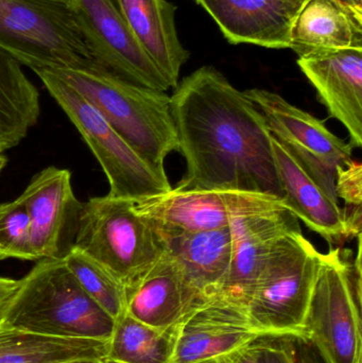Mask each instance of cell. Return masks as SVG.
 <instances>
[{"label":"cell","instance_id":"obj_26","mask_svg":"<svg viewBox=\"0 0 362 363\" xmlns=\"http://www.w3.org/2000/svg\"><path fill=\"white\" fill-rule=\"evenodd\" d=\"M8 258L38 262L32 247L29 216L19 198L0 204V260Z\"/></svg>","mask_w":362,"mask_h":363},{"label":"cell","instance_id":"obj_23","mask_svg":"<svg viewBox=\"0 0 362 363\" xmlns=\"http://www.w3.org/2000/svg\"><path fill=\"white\" fill-rule=\"evenodd\" d=\"M40 94L21 64L0 50V153L16 147L38 123Z\"/></svg>","mask_w":362,"mask_h":363},{"label":"cell","instance_id":"obj_8","mask_svg":"<svg viewBox=\"0 0 362 363\" xmlns=\"http://www.w3.org/2000/svg\"><path fill=\"white\" fill-rule=\"evenodd\" d=\"M361 260L340 249L320 256L306 319V339L324 363H362Z\"/></svg>","mask_w":362,"mask_h":363},{"label":"cell","instance_id":"obj_14","mask_svg":"<svg viewBox=\"0 0 362 363\" xmlns=\"http://www.w3.org/2000/svg\"><path fill=\"white\" fill-rule=\"evenodd\" d=\"M233 254L229 274L217 294L246 307L264 259L274 243L301 230L299 219L283 205L232 218Z\"/></svg>","mask_w":362,"mask_h":363},{"label":"cell","instance_id":"obj_4","mask_svg":"<svg viewBox=\"0 0 362 363\" xmlns=\"http://www.w3.org/2000/svg\"><path fill=\"white\" fill-rule=\"evenodd\" d=\"M72 247L97 260L125 288L167 251L163 233L134 209L133 199L110 194L81 203Z\"/></svg>","mask_w":362,"mask_h":363},{"label":"cell","instance_id":"obj_17","mask_svg":"<svg viewBox=\"0 0 362 363\" xmlns=\"http://www.w3.org/2000/svg\"><path fill=\"white\" fill-rule=\"evenodd\" d=\"M298 65L314 85L329 116L348 130L353 148H361L362 49L299 57Z\"/></svg>","mask_w":362,"mask_h":363},{"label":"cell","instance_id":"obj_19","mask_svg":"<svg viewBox=\"0 0 362 363\" xmlns=\"http://www.w3.org/2000/svg\"><path fill=\"white\" fill-rule=\"evenodd\" d=\"M116 1L142 50L176 89L181 68L189 59L176 31V6L167 0Z\"/></svg>","mask_w":362,"mask_h":363},{"label":"cell","instance_id":"obj_35","mask_svg":"<svg viewBox=\"0 0 362 363\" xmlns=\"http://www.w3.org/2000/svg\"><path fill=\"white\" fill-rule=\"evenodd\" d=\"M302 2H303V4H305L306 1H307V0H301Z\"/></svg>","mask_w":362,"mask_h":363},{"label":"cell","instance_id":"obj_18","mask_svg":"<svg viewBox=\"0 0 362 363\" xmlns=\"http://www.w3.org/2000/svg\"><path fill=\"white\" fill-rule=\"evenodd\" d=\"M274 159L284 198L283 206L320 235L331 245L355 237L346 211L300 165L295 157L272 135Z\"/></svg>","mask_w":362,"mask_h":363},{"label":"cell","instance_id":"obj_3","mask_svg":"<svg viewBox=\"0 0 362 363\" xmlns=\"http://www.w3.org/2000/svg\"><path fill=\"white\" fill-rule=\"evenodd\" d=\"M2 323L66 339L110 340L115 320L82 289L61 259H40L19 279Z\"/></svg>","mask_w":362,"mask_h":363},{"label":"cell","instance_id":"obj_13","mask_svg":"<svg viewBox=\"0 0 362 363\" xmlns=\"http://www.w3.org/2000/svg\"><path fill=\"white\" fill-rule=\"evenodd\" d=\"M27 209L31 243L38 259H61L72 249L81 202L74 196L72 174L45 168L18 196Z\"/></svg>","mask_w":362,"mask_h":363},{"label":"cell","instance_id":"obj_10","mask_svg":"<svg viewBox=\"0 0 362 363\" xmlns=\"http://www.w3.org/2000/svg\"><path fill=\"white\" fill-rule=\"evenodd\" d=\"M266 194L229 190L180 189L134 200V209L165 234L196 233L230 225L232 218L283 205Z\"/></svg>","mask_w":362,"mask_h":363},{"label":"cell","instance_id":"obj_21","mask_svg":"<svg viewBox=\"0 0 362 363\" xmlns=\"http://www.w3.org/2000/svg\"><path fill=\"white\" fill-rule=\"evenodd\" d=\"M163 235L167 251L180 262L191 285L205 298L216 296L231 267L233 241L230 225L203 232Z\"/></svg>","mask_w":362,"mask_h":363},{"label":"cell","instance_id":"obj_36","mask_svg":"<svg viewBox=\"0 0 362 363\" xmlns=\"http://www.w3.org/2000/svg\"><path fill=\"white\" fill-rule=\"evenodd\" d=\"M213 363H220V362H213Z\"/></svg>","mask_w":362,"mask_h":363},{"label":"cell","instance_id":"obj_33","mask_svg":"<svg viewBox=\"0 0 362 363\" xmlns=\"http://www.w3.org/2000/svg\"><path fill=\"white\" fill-rule=\"evenodd\" d=\"M6 162H8L6 157H4L2 155H0V172H1V170L4 169V166L6 165Z\"/></svg>","mask_w":362,"mask_h":363},{"label":"cell","instance_id":"obj_7","mask_svg":"<svg viewBox=\"0 0 362 363\" xmlns=\"http://www.w3.org/2000/svg\"><path fill=\"white\" fill-rule=\"evenodd\" d=\"M34 72L99 162L110 184L108 194L140 200L171 189L166 172L157 169L142 159L76 89L51 70L38 69Z\"/></svg>","mask_w":362,"mask_h":363},{"label":"cell","instance_id":"obj_34","mask_svg":"<svg viewBox=\"0 0 362 363\" xmlns=\"http://www.w3.org/2000/svg\"><path fill=\"white\" fill-rule=\"evenodd\" d=\"M53 1L63 2V4H68V6H70L69 0H53Z\"/></svg>","mask_w":362,"mask_h":363},{"label":"cell","instance_id":"obj_15","mask_svg":"<svg viewBox=\"0 0 362 363\" xmlns=\"http://www.w3.org/2000/svg\"><path fill=\"white\" fill-rule=\"evenodd\" d=\"M233 45L270 49L290 46L291 31L301 0H196Z\"/></svg>","mask_w":362,"mask_h":363},{"label":"cell","instance_id":"obj_22","mask_svg":"<svg viewBox=\"0 0 362 363\" xmlns=\"http://www.w3.org/2000/svg\"><path fill=\"white\" fill-rule=\"evenodd\" d=\"M108 340L66 339L0 323V363H65L104 358Z\"/></svg>","mask_w":362,"mask_h":363},{"label":"cell","instance_id":"obj_5","mask_svg":"<svg viewBox=\"0 0 362 363\" xmlns=\"http://www.w3.org/2000/svg\"><path fill=\"white\" fill-rule=\"evenodd\" d=\"M320 256L302 230L285 235L268 252L246 303L249 318L266 336L306 339Z\"/></svg>","mask_w":362,"mask_h":363},{"label":"cell","instance_id":"obj_12","mask_svg":"<svg viewBox=\"0 0 362 363\" xmlns=\"http://www.w3.org/2000/svg\"><path fill=\"white\" fill-rule=\"evenodd\" d=\"M264 336L244 305L216 294L181 322L170 363L216 362Z\"/></svg>","mask_w":362,"mask_h":363},{"label":"cell","instance_id":"obj_29","mask_svg":"<svg viewBox=\"0 0 362 363\" xmlns=\"http://www.w3.org/2000/svg\"><path fill=\"white\" fill-rule=\"evenodd\" d=\"M220 363H261L254 342L218 360Z\"/></svg>","mask_w":362,"mask_h":363},{"label":"cell","instance_id":"obj_2","mask_svg":"<svg viewBox=\"0 0 362 363\" xmlns=\"http://www.w3.org/2000/svg\"><path fill=\"white\" fill-rule=\"evenodd\" d=\"M49 70L91 102L142 159L165 172L166 157L179 150L166 91L128 82L104 68Z\"/></svg>","mask_w":362,"mask_h":363},{"label":"cell","instance_id":"obj_24","mask_svg":"<svg viewBox=\"0 0 362 363\" xmlns=\"http://www.w3.org/2000/svg\"><path fill=\"white\" fill-rule=\"evenodd\" d=\"M179 325L155 328L125 313L115 321L104 359L111 363H170Z\"/></svg>","mask_w":362,"mask_h":363},{"label":"cell","instance_id":"obj_32","mask_svg":"<svg viewBox=\"0 0 362 363\" xmlns=\"http://www.w3.org/2000/svg\"><path fill=\"white\" fill-rule=\"evenodd\" d=\"M65 363H111L106 362L104 358H89V359H80L74 360V362H65Z\"/></svg>","mask_w":362,"mask_h":363},{"label":"cell","instance_id":"obj_25","mask_svg":"<svg viewBox=\"0 0 362 363\" xmlns=\"http://www.w3.org/2000/svg\"><path fill=\"white\" fill-rule=\"evenodd\" d=\"M87 296L116 321L127 311L125 286L97 260L72 247L63 257Z\"/></svg>","mask_w":362,"mask_h":363},{"label":"cell","instance_id":"obj_1","mask_svg":"<svg viewBox=\"0 0 362 363\" xmlns=\"http://www.w3.org/2000/svg\"><path fill=\"white\" fill-rule=\"evenodd\" d=\"M179 150L186 162L180 189L229 190L283 200L272 134L244 91L213 66L189 74L171 96Z\"/></svg>","mask_w":362,"mask_h":363},{"label":"cell","instance_id":"obj_16","mask_svg":"<svg viewBox=\"0 0 362 363\" xmlns=\"http://www.w3.org/2000/svg\"><path fill=\"white\" fill-rule=\"evenodd\" d=\"M125 290V313L155 328H169L181 323L208 298L191 285L180 262L168 251Z\"/></svg>","mask_w":362,"mask_h":363},{"label":"cell","instance_id":"obj_6","mask_svg":"<svg viewBox=\"0 0 362 363\" xmlns=\"http://www.w3.org/2000/svg\"><path fill=\"white\" fill-rule=\"evenodd\" d=\"M0 50L33 72L104 68L70 6L53 0H0Z\"/></svg>","mask_w":362,"mask_h":363},{"label":"cell","instance_id":"obj_9","mask_svg":"<svg viewBox=\"0 0 362 363\" xmlns=\"http://www.w3.org/2000/svg\"><path fill=\"white\" fill-rule=\"evenodd\" d=\"M244 94L265 117L272 135L286 147L316 183L338 200L336 170L352 161V145L332 133L322 121L273 91L252 89Z\"/></svg>","mask_w":362,"mask_h":363},{"label":"cell","instance_id":"obj_28","mask_svg":"<svg viewBox=\"0 0 362 363\" xmlns=\"http://www.w3.org/2000/svg\"><path fill=\"white\" fill-rule=\"evenodd\" d=\"M336 194L344 199L349 206L361 207L362 166L359 162L352 161L336 170Z\"/></svg>","mask_w":362,"mask_h":363},{"label":"cell","instance_id":"obj_31","mask_svg":"<svg viewBox=\"0 0 362 363\" xmlns=\"http://www.w3.org/2000/svg\"><path fill=\"white\" fill-rule=\"evenodd\" d=\"M362 19V0H335Z\"/></svg>","mask_w":362,"mask_h":363},{"label":"cell","instance_id":"obj_27","mask_svg":"<svg viewBox=\"0 0 362 363\" xmlns=\"http://www.w3.org/2000/svg\"><path fill=\"white\" fill-rule=\"evenodd\" d=\"M261 363H324L307 339L264 336L254 342Z\"/></svg>","mask_w":362,"mask_h":363},{"label":"cell","instance_id":"obj_30","mask_svg":"<svg viewBox=\"0 0 362 363\" xmlns=\"http://www.w3.org/2000/svg\"><path fill=\"white\" fill-rule=\"evenodd\" d=\"M19 279L0 277V323L4 317V311L12 300L16 290L18 289Z\"/></svg>","mask_w":362,"mask_h":363},{"label":"cell","instance_id":"obj_11","mask_svg":"<svg viewBox=\"0 0 362 363\" xmlns=\"http://www.w3.org/2000/svg\"><path fill=\"white\" fill-rule=\"evenodd\" d=\"M69 1L79 29L102 67L140 86L171 89L134 38L116 0Z\"/></svg>","mask_w":362,"mask_h":363},{"label":"cell","instance_id":"obj_20","mask_svg":"<svg viewBox=\"0 0 362 363\" xmlns=\"http://www.w3.org/2000/svg\"><path fill=\"white\" fill-rule=\"evenodd\" d=\"M289 49L298 57L362 49V19L335 0H307L295 19Z\"/></svg>","mask_w":362,"mask_h":363}]
</instances>
